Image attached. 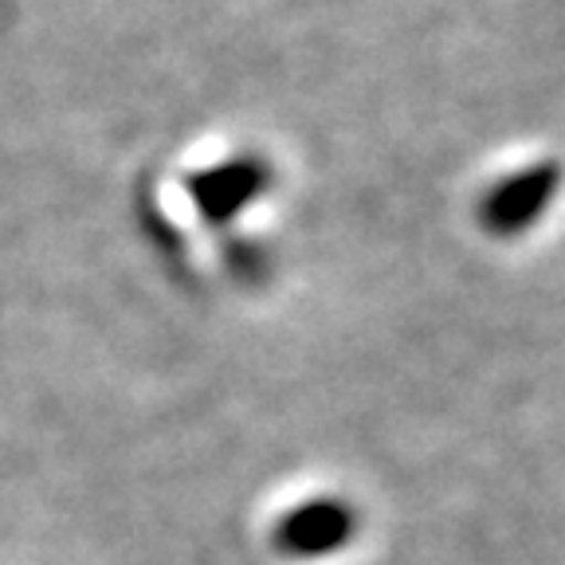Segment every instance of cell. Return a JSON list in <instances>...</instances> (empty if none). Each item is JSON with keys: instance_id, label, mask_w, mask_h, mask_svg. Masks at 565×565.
Instances as JSON below:
<instances>
[{"instance_id": "1", "label": "cell", "mask_w": 565, "mask_h": 565, "mask_svg": "<svg viewBox=\"0 0 565 565\" xmlns=\"http://www.w3.org/2000/svg\"><path fill=\"white\" fill-rule=\"evenodd\" d=\"M562 189V166L557 161H534V166L514 169L511 177H499L476 204V221L487 236L514 239L530 232L546 216Z\"/></svg>"}, {"instance_id": "2", "label": "cell", "mask_w": 565, "mask_h": 565, "mask_svg": "<svg viewBox=\"0 0 565 565\" xmlns=\"http://www.w3.org/2000/svg\"><path fill=\"white\" fill-rule=\"evenodd\" d=\"M353 539H358V511L338 494L302 499L271 526V550L287 562H322L342 554Z\"/></svg>"}, {"instance_id": "3", "label": "cell", "mask_w": 565, "mask_h": 565, "mask_svg": "<svg viewBox=\"0 0 565 565\" xmlns=\"http://www.w3.org/2000/svg\"><path fill=\"white\" fill-rule=\"evenodd\" d=\"M267 189H271V166L259 153H236L189 177V196L209 224H232Z\"/></svg>"}]
</instances>
